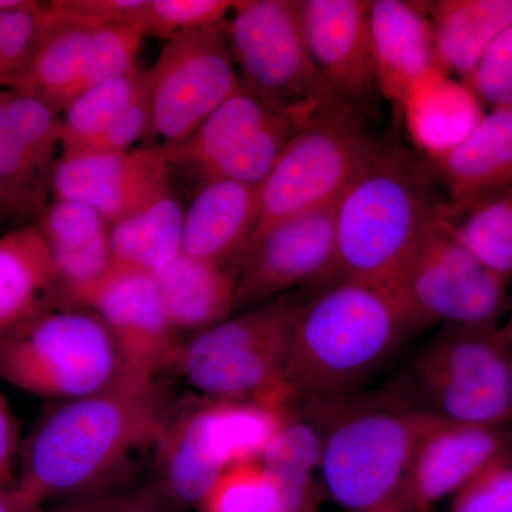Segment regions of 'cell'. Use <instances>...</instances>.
Segmentation results:
<instances>
[{"mask_svg":"<svg viewBox=\"0 0 512 512\" xmlns=\"http://www.w3.org/2000/svg\"><path fill=\"white\" fill-rule=\"evenodd\" d=\"M170 412L158 380L130 379L106 392L53 403L20 446L16 485L40 505L111 494L133 454L154 450Z\"/></svg>","mask_w":512,"mask_h":512,"instance_id":"1","label":"cell"},{"mask_svg":"<svg viewBox=\"0 0 512 512\" xmlns=\"http://www.w3.org/2000/svg\"><path fill=\"white\" fill-rule=\"evenodd\" d=\"M417 330L393 293L367 282L319 285L299 302L285 383L293 403L353 396Z\"/></svg>","mask_w":512,"mask_h":512,"instance_id":"2","label":"cell"},{"mask_svg":"<svg viewBox=\"0 0 512 512\" xmlns=\"http://www.w3.org/2000/svg\"><path fill=\"white\" fill-rule=\"evenodd\" d=\"M322 423L319 470L330 497L348 512L396 510L407 466L420 434L436 414L402 400L352 396L303 403Z\"/></svg>","mask_w":512,"mask_h":512,"instance_id":"3","label":"cell"},{"mask_svg":"<svg viewBox=\"0 0 512 512\" xmlns=\"http://www.w3.org/2000/svg\"><path fill=\"white\" fill-rule=\"evenodd\" d=\"M292 409L207 397L171 409L154 447V485L178 511L197 508L228 468L264 458Z\"/></svg>","mask_w":512,"mask_h":512,"instance_id":"4","label":"cell"},{"mask_svg":"<svg viewBox=\"0 0 512 512\" xmlns=\"http://www.w3.org/2000/svg\"><path fill=\"white\" fill-rule=\"evenodd\" d=\"M0 379L59 403L134 377L97 312L82 303L56 302L0 335Z\"/></svg>","mask_w":512,"mask_h":512,"instance_id":"5","label":"cell"},{"mask_svg":"<svg viewBox=\"0 0 512 512\" xmlns=\"http://www.w3.org/2000/svg\"><path fill=\"white\" fill-rule=\"evenodd\" d=\"M434 208L399 158L377 148L336 201L335 255L326 282L389 288Z\"/></svg>","mask_w":512,"mask_h":512,"instance_id":"6","label":"cell"},{"mask_svg":"<svg viewBox=\"0 0 512 512\" xmlns=\"http://www.w3.org/2000/svg\"><path fill=\"white\" fill-rule=\"evenodd\" d=\"M298 305L281 296L183 339L168 372L207 399L295 404L285 373Z\"/></svg>","mask_w":512,"mask_h":512,"instance_id":"7","label":"cell"},{"mask_svg":"<svg viewBox=\"0 0 512 512\" xmlns=\"http://www.w3.org/2000/svg\"><path fill=\"white\" fill-rule=\"evenodd\" d=\"M508 285L464 247L446 211L434 208L387 289L419 330L500 325L510 311Z\"/></svg>","mask_w":512,"mask_h":512,"instance_id":"8","label":"cell"},{"mask_svg":"<svg viewBox=\"0 0 512 512\" xmlns=\"http://www.w3.org/2000/svg\"><path fill=\"white\" fill-rule=\"evenodd\" d=\"M426 410L474 426L512 424V348L500 325H444L413 357Z\"/></svg>","mask_w":512,"mask_h":512,"instance_id":"9","label":"cell"},{"mask_svg":"<svg viewBox=\"0 0 512 512\" xmlns=\"http://www.w3.org/2000/svg\"><path fill=\"white\" fill-rule=\"evenodd\" d=\"M377 148L356 107L340 104L320 111L289 141L259 185L251 239L276 222L338 201Z\"/></svg>","mask_w":512,"mask_h":512,"instance_id":"10","label":"cell"},{"mask_svg":"<svg viewBox=\"0 0 512 512\" xmlns=\"http://www.w3.org/2000/svg\"><path fill=\"white\" fill-rule=\"evenodd\" d=\"M227 36L241 82L274 109L318 114L346 104L320 79L298 0H241L228 16Z\"/></svg>","mask_w":512,"mask_h":512,"instance_id":"11","label":"cell"},{"mask_svg":"<svg viewBox=\"0 0 512 512\" xmlns=\"http://www.w3.org/2000/svg\"><path fill=\"white\" fill-rule=\"evenodd\" d=\"M241 84L227 20L177 33L146 72L150 137L164 148L180 146Z\"/></svg>","mask_w":512,"mask_h":512,"instance_id":"12","label":"cell"},{"mask_svg":"<svg viewBox=\"0 0 512 512\" xmlns=\"http://www.w3.org/2000/svg\"><path fill=\"white\" fill-rule=\"evenodd\" d=\"M336 202L276 222L251 239L238 266L235 312L318 285L335 255Z\"/></svg>","mask_w":512,"mask_h":512,"instance_id":"13","label":"cell"},{"mask_svg":"<svg viewBox=\"0 0 512 512\" xmlns=\"http://www.w3.org/2000/svg\"><path fill=\"white\" fill-rule=\"evenodd\" d=\"M106 323L134 379L158 380L170 370L183 338L165 312L154 275L111 264L80 299Z\"/></svg>","mask_w":512,"mask_h":512,"instance_id":"14","label":"cell"},{"mask_svg":"<svg viewBox=\"0 0 512 512\" xmlns=\"http://www.w3.org/2000/svg\"><path fill=\"white\" fill-rule=\"evenodd\" d=\"M163 147L106 156L59 158L49 175L55 200L79 201L103 215L110 227L170 191Z\"/></svg>","mask_w":512,"mask_h":512,"instance_id":"15","label":"cell"},{"mask_svg":"<svg viewBox=\"0 0 512 512\" xmlns=\"http://www.w3.org/2000/svg\"><path fill=\"white\" fill-rule=\"evenodd\" d=\"M512 444V424L474 426L434 416L413 448L397 510L429 512Z\"/></svg>","mask_w":512,"mask_h":512,"instance_id":"16","label":"cell"},{"mask_svg":"<svg viewBox=\"0 0 512 512\" xmlns=\"http://www.w3.org/2000/svg\"><path fill=\"white\" fill-rule=\"evenodd\" d=\"M306 46L330 93L357 106L377 87L369 0H298Z\"/></svg>","mask_w":512,"mask_h":512,"instance_id":"17","label":"cell"},{"mask_svg":"<svg viewBox=\"0 0 512 512\" xmlns=\"http://www.w3.org/2000/svg\"><path fill=\"white\" fill-rule=\"evenodd\" d=\"M370 39L377 87L399 106L421 84L441 73L433 28L419 2L370 0Z\"/></svg>","mask_w":512,"mask_h":512,"instance_id":"18","label":"cell"},{"mask_svg":"<svg viewBox=\"0 0 512 512\" xmlns=\"http://www.w3.org/2000/svg\"><path fill=\"white\" fill-rule=\"evenodd\" d=\"M433 158L448 194L444 211L456 220L512 185V107L488 111L458 143Z\"/></svg>","mask_w":512,"mask_h":512,"instance_id":"19","label":"cell"},{"mask_svg":"<svg viewBox=\"0 0 512 512\" xmlns=\"http://www.w3.org/2000/svg\"><path fill=\"white\" fill-rule=\"evenodd\" d=\"M36 227L50 249L62 298L80 303L113 264L109 222L83 202L55 200Z\"/></svg>","mask_w":512,"mask_h":512,"instance_id":"20","label":"cell"},{"mask_svg":"<svg viewBox=\"0 0 512 512\" xmlns=\"http://www.w3.org/2000/svg\"><path fill=\"white\" fill-rule=\"evenodd\" d=\"M258 217V188L228 180L207 181L185 210L184 255L211 264L239 266Z\"/></svg>","mask_w":512,"mask_h":512,"instance_id":"21","label":"cell"},{"mask_svg":"<svg viewBox=\"0 0 512 512\" xmlns=\"http://www.w3.org/2000/svg\"><path fill=\"white\" fill-rule=\"evenodd\" d=\"M94 28L57 9L52 2L46 3L35 50L15 89L32 94L62 113L80 94Z\"/></svg>","mask_w":512,"mask_h":512,"instance_id":"22","label":"cell"},{"mask_svg":"<svg viewBox=\"0 0 512 512\" xmlns=\"http://www.w3.org/2000/svg\"><path fill=\"white\" fill-rule=\"evenodd\" d=\"M237 274V266L211 264L181 254L154 275L175 332L197 335L231 318Z\"/></svg>","mask_w":512,"mask_h":512,"instance_id":"23","label":"cell"},{"mask_svg":"<svg viewBox=\"0 0 512 512\" xmlns=\"http://www.w3.org/2000/svg\"><path fill=\"white\" fill-rule=\"evenodd\" d=\"M433 28L439 70L461 82L485 50L512 26V0H437L421 3Z\"/></svg>","mask_w":512,"mask_h":512,"instance_id":"24","label":"cell"},{"mask_svg":"<svg viewBox=\"0 0 512 512\" xmlns=\"http://www.w3.org/2000/svg\"><path fill=\"white\" fill-rule=\"evenodd\" d=\"M63 301L50 249L36 225L0 237V335Z\"/></svg>","mask_w":512,"mask_h":512,"instance_id":"25","label":"cell"},{"mask_svg":"<svg viewBox=\"0 0 512 512\" xmlns=\"http://www.w3.org/2000/svg\"><path fill=\"white\" fill-rule=\"evenodd\" d=\"M278 109L244 83L180 146L164 148L170 171L190 175L201 183L205 171L231 153Z\"/></svg>","mask_w":512,"mask_h":512,"instance_id":"26","label":"cell"},{"mask_svg":"<svg viewBox=\"0 0 512 512\" xmlns=\"http://www.w3.org/2000/svg\"><path fill=\"white\" fill-rule=\"evenodd\" d=\"M184 214L170 190L143 210L111 225L113 264L158 274L183 254Z\"/></svg>","mask_w":512,"mask_h":512,"instance_id":"27","label":"cell"},{"mask_svg":"<svg viewBox=\"0 0 512 512\" xmlns=\"http://www.w3.org/2000/svg\"><path fill=\"white\" fill-rule=\"evenodd\" d=\"M315 116L301 111L276 110L244 143L211 165L202 175L200 185L207 181L228 180L258 188L289 141Z\"/></svg>","mask_w":512,"mask_h":512,"instance_id":"28","label":"cell"},{"mask_svg":"<svg viewBox=\"0 0 512 512\" xmlns=\"http://www.w3.org/2000/svg\"><path fill=\"white\" fill-rule=\"evenodd\" d=\"M146 83L140 69L94 84L67 104L62 119V157H70L87 141L107 130L136 100Z\"/></svg>","mask_w":512,"mask_h":512,"instance_id":"29","label":"cell"},{"mask_svg":"<svg viewBox=\"0 0 512 512\" xmlns=\"http://www.w3.org/2000/svg\"><path fill=\"white\" fill-rule=\"evenodd\" d=\"M453 222L457 238L481 264L512 281V185L478 201Z\"/></svg>","mask_w":512,"mask_h":512,"instance_id":"30","label":"cell"},{"mask_svg":"<svg viewBox=\"0 0 512 512\" xmlns=\"http://www.w3.org/2000/svg\"><path fill=\"white\" fill-rule=\"evenodd\" d=\"M13 134L25 148L36 170L49 181L62 146V119L45 101L20 90H0Z\"/></svg>","mask_w":512,"mask_h":512,"instance_id":"31","label":"cell"},{"mask_svg":"<svg viewBox=\"0 0 512 512\" xmlns=\"http://www.w3.org/2000/svg\"><path fill=\"white\" fill-rule=\"evenodd\" d=\"M49 181L36 170L13 134L0 94V205L22 217L42 214Z\"/></svg>","mask_w":512,"mask_h":512,"instance_id":"32","label":"cell"},{"mask_svg":"<svg viewBox=\"0 0 512 512\" xmlns=\"http://www.w3.org/2000/svg\"><path fill=\"white\" fill-rule=\"evenodd\" d=\"M241 0H147L134 32L170 40L184 30L227 20Z\"/></svg>","mask_w":512,"mask_h":512,"instance_id":"33","label":"cell"},{"mask_svg":"<svg viewBox=\"0 0 512 512\" xmlns=\"http://www.w3.org/2000/svg\"><path fill=\"white\" fill-rule=\"evenodd\" d=\"M45 12L46 3L28 0L0 13V90L15 89L28 69Z\"/></svg>","mask_w":512,"mask_h":512,"instance_id":"34","label":"cell"},{"mask_svg":"<svg viewBox=\"0 0 512 512\" xmlns=\"http://www.w3.org/2000/svg\"><path fill=\"white\" fill-rule=\"evenodd\" d=\"M141 39L143 37L128 28L96 26L80 93L90 89L94 84L124 76L138 69L136 57Z\"/></svg>","mask_w":512,"mask_h":512,"instance_id":"35","label":"cell"},{"mask_svg":"<svg viewBox=\"0 0 512 512\" xmlns=\"http://www.w3.org/2000/svg\"><path fill=\"white\" fill-rule=\"evenodd\" d=\"M463 86L490 110L512 107V26L485 50Z\"/></svg>","mask_w":512,"mask_h":512,"instance_id":"36","label":"cell"},{"mask_svg":"<svg viewBox=\"0 0 512 512\" xmlns=\"http://www.w3.org/2000/svg\"><path fill=\"white\" fill-rule=\"evenodd\" d=\"M450 512H512V444L454 494Z\"/></svg>","mask_w":512,"mask_h":512,"instance_id":"37","label":"cell"},{"mask_svg":"<svg viewBox=\"0 0 512 512\" xmlns=\"http://www.w3.org/2000/svg\"><path fill=\"white\" fill-rule=\"evenodd\" d=\"M150 104H148L146 83L130 107L114 121L107 130L93 140L87 141L70 157L106 156L131 150L136 141L150 137Z\"/></svg>","mask_w":512,"mask_h":512,"instance_id":"38","label":"cell"},{"mask_svg":"<svg viewBox=\"0 0 512 512\" xmlns=\"http://www.w3.org/2000/svg\"><path fill=\"white\" fill-rule=\"evenodd\" d=\"M147 0H56L57 9L92 26L133 30Z\"/></svg>","mask_w":512,"mask_h":512,"instance_id":"39","label":"cell"},{"mask_svg":"<svg viewBox=\"0 0 512 512\" xmlns=\"http://www.w3.org/2000/svg\"><path fill=\"white\" fill-rule=\"evenodd\" d=\"M90 512H180L156 485L150 484L140 490L124 494H107L92 498Z\"/></svg>","mask_w":512,"mask_h":512,"instance_id":"40","label":"cell"},{"mask_svg":"<svg viewBox=\"0 0 512 512\" xmlns=\"http://www.w3.org/2000/svg\"><path fill=\"white\" fill-rule=\"evenodd\" d=\"M18 426L8 402L0 393V485H9L19 458Z\"/></svg>","mask_w":512,"mask_h":512,"instance_id":"41","label":"cell"},{"mask_svg":"<svg viewBox=\"0 0 512 512\" xmlns=\"http://www.w3.org/2000/svg\"><path fill=\"white\" fill-rule=\"evenodd\" d=\"M0 512H45L16 484L0 485Z\"/></svg>","mask_w":512,"mask_h":512,"instance_id":"42","label":"cell"},{"mask_svg":"<svg viewBox=\"0 0 512 512\" xmlns=\"http://www.w3.org/2000/svg\"><path fill=\"white\" fill-rule=\"evenodd\" d=\"M90 503H92V498H89V500L72 501L63 510L57 512H90Z\"/></svg>","mask_w":512,"mask_h":512,"instance_id":"43","label":"cell"},{"mask_svg":"<svg viewBox=\"0 0 512 512\" xmlns=\"http://www.w3.org/2000/svg\"><path fill=\"white\" fill-rule=\"evenodd\" d=\"M28 0H0V13L22 8Z\"/></svg>","mask_w":512,"mask_h":512,"instance_id":"44","label":"cell"},{"mask_svg":"<svg viewBox=\"0 0 512 512\" xmlns=\"http://www.w3.org/2000/svg\"><path fill=\"white\" fill-rule=\"evenodd\" d=\"M508 318L504 323H501V330H503L505 339L508 340L512 348V306H510V311H508Z\"/></svg>","mask_w":512,"mask_h":512,"instance_id":"45","label":"cell"},{"mask_svg":"<svg viewBox=\"0 0 512 512\" xmlns=\"http://www.w3.org/2000/svg\"><path fill=\"white\" fill-rule=\"evenodd\" d=\"M390 512H419V511H404V510H393V511H390Z\"/></svg>","mask_w":512,"mask_h":512,"instance_id":"46","label":"cell"},{"mask_svg":"<svg viewBox=\"0 0 512 512\" xmlns=\"http://www.w3.org/2000/svg\"><path fill=\"white\" fill-rule=\"evenodd\" d=\"M511 400H512V379H511Z\"/></svg>","mask_w":512,"mask_h":512,"instance_id":"47","label":"cell"},{"mask_svg":"<svg viewBox=\"0 0 512 512\" xmlns=\"http://www.w3.org/2000/svg\"><path fill=\"white\" fill-rule=\"evenodd\" d=\"M0 208H3L2 205H0ZM3 210H5V208H3Z\"/></svg>","mask_w":512,"mask_h":512,"instance_id":"48","label":"cell"},{"mask_svg":"<svg viewBox=\"0 0 512 512\" xmlns=\"http://www.w3.org/2000/svg\"><path fill=\"white\" fill-rule=\"evenodd\" d=\"M0 210H3V208H0Z\"/></svg>","mask_w":512,"mask_h":512,"instance_id":"49","label":"cell"}]
</instances>
